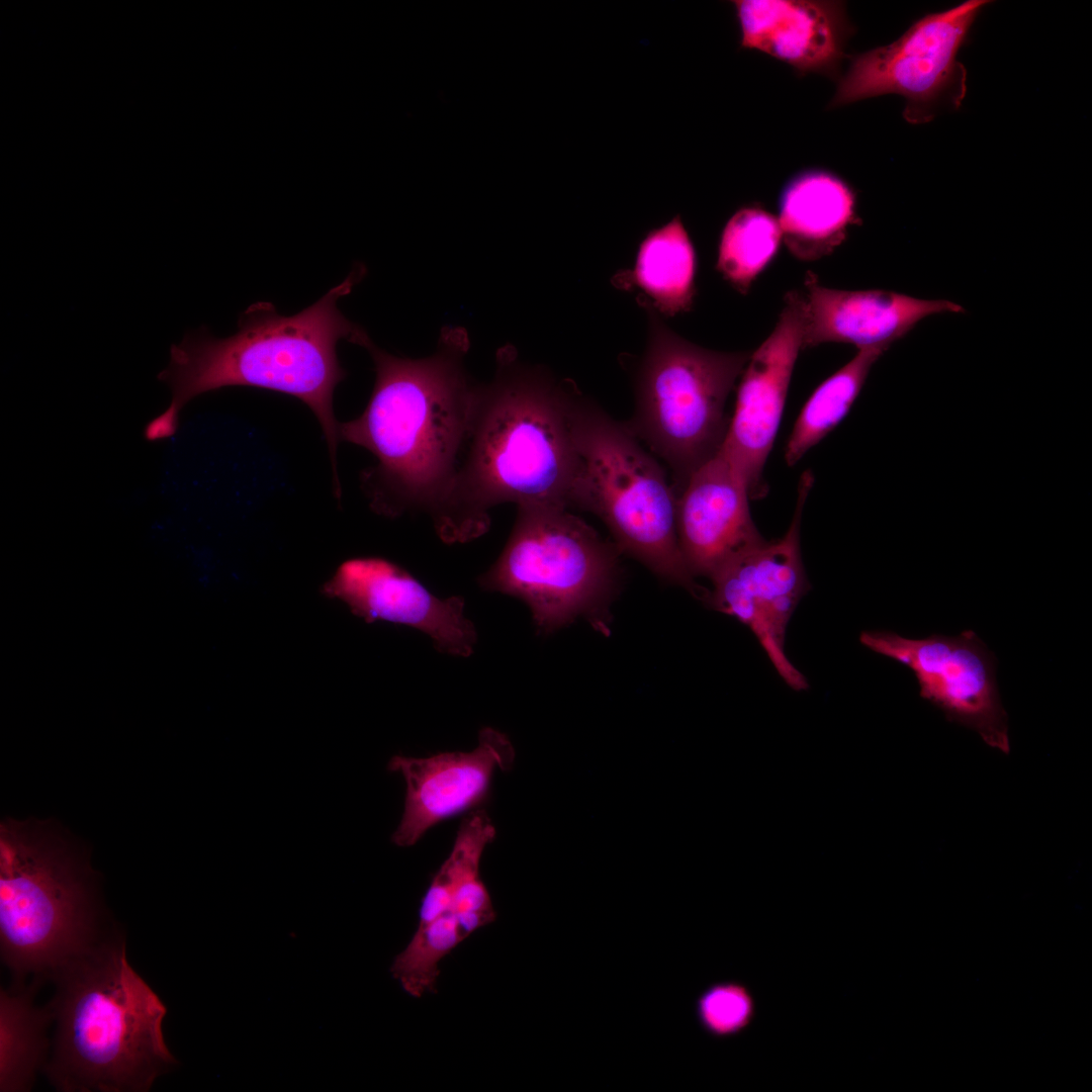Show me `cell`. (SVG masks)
Instances as JSON below:
<instances>
[{
	"label": "cell",
	"instance_id": "obj_6",
	"mask_svg": "<svg viewBox=\"0 0 1092 1092\" xmlns=\"http://www.w3.org/2000/svg\"><path fill=\"white\" fill-rule=\"evenodd\" d=\"M621 554L568 509L519 506L502 554L478 583L523 601L541 634L583 618L608 636L623 581Z\"/></svg>",
	"mask_w": 1092,
	"mask_h": 1092
},
{
	"label": "cell",
	"instance_id": "obj_25",
	"mask_svg": "<svg viewBox=\"0 0 1092 1092\" xmlns=\"http://www.w3.org/2000/svg\"><path fill=\"white\" fill-rule=\"evenodd\" d=\"M694 1012L699 1027L709 1037L727 1039L751 1026L757 1004L747 984L729 979L709 984L697 996Z\"/></svg>",
	"mask_w": 1092,
	"mask_h": 1092
},
{
	"label": "cell",
	"instance_id": "obj_7",
	"mask_svg": "<svg viewBox=\"0 0 1092 1092\" xmlns=\"http://www.w3.org/2000/svg\"><path fill=\"white\" fill-rule=\"evenodd\" d=\"M646 308L647 346L634 377V413L624 424L668 466L677 496L720 450L730 420L726 400L750 353L697 346Z\"/></svg>",
	"mask_w": 1092,
	"mask_h": 1092
},
{
	"label": "cell",
	"instance_id": "obj_18",
	"mask_svg": "<svg viewBox=\"0 0 1092 1092\" xmlns=\"http://www.w3.org/2000/svg\"><path fill=\"white\" fill-rule=\"evenodd\" d=\"M779 223L790 253L802 261L830 255L859 224L854 192L826 172L799 175L784 189Z\"/></svg>",
	"mask_w": 1092,
	"mask_h": 1092
},
{
	"label": "cell",
	"instance_id": "obj_19",
	"mask_svg": "<svg viewBox=\"0 0 1092 1092\" xmlns=\"http://www.w3.org/2000/svg\"><path fill=\"white\" fill-rule=\"evenodd\" d=\"M697 256L679 215L650 231L639 246L634 269L622 286H636L661 313L687 312L696 296Z\"/></svg>",
	"mask_w": 1092,
	"mask_h": 1092
},
{
	"label": "cell",
	"instance_id": "obj_16",
	"mask_svg": "<svg viewBox=\"0 0 1092 1092\" xmlns=\"http://www.w3.org/2000/svg\"><path fill=\"white\" fill-rule=\"evenodd\" d=\"M804 293L803 347L852 344L858 350H887L924 317L965 309L947 300L919 299L886 290H839L821 285L808 272Z\"/></svg>",
	"mask_w": 1092,
	"mask_h": 1092
},
{
	"label": "cell",
	"instance_id": "obj_10",
	"mask_svg": "<svg viewBox=\"0 0 1092 1092\" xmlns=\"http://www.w3.org/2000/svg\"><path fill=\"white\" fill-rule=\"evenodd\" d=\"M813 482L812 472L805 471L787 533L778 540H763L726 561L711 577L713 588L707 601L713 609L734 617L752 631L781 677L795 691L808 689V682L788 659L784 646L788 623L810 588L800 549V524Z\"/></svg>",
	"mask_w": 1092,
	"mask_h": 1092
},
{
	"label": "cell",
	"instance_id": "obj_24",
	"mask_svg": "<svg viewBox=\"0 0 1092 1092\" xmlns=\"http://www.w3.org/2000/svg\"><path fill=\"white\" fill-rule=\"evenodd\" d=\"M467 935L450 912L419 924L413 938L393 960L391 975L411 996L420 998L435 992L440 975L439 963Z\"/></svg>",
	"mask_w": 1092,
	"mask_h": 1092
},
{
	"label": "cell",
	"instance_id": "obj_22",
	"mask_svg": "<svg viewBox=\"0 0 1092 1092\" xmlns=\"http://www.w3.org/2000/svg\"><path fill=\"white\" fill-rule=\"evenodd\" d=\"M783 240L779 220L767 211L742 207L727 221L718 247L717 270L746 294L777 257Z\"/></svg>",
	"mask_w": 1092,
	"mask_h": 1092
},
{
	"label": "cell",
	"instance_id": "obj_3",
	"mask_svg": "<svg viewBox=\"0 0 1092 1092\" xmlns=\"http://www.w3.org/2000/svg\"><path fill=\"white\" fill-rule=\"evenodd\" d=\"M364 264L322 298L293 314H280L274 304L258 301L238 321V331L215 338L201 327L171 346L170 363L158 375L172 391L170 405L145 428L147 440L169 438L178 428L179 413L194 397L228 386L269 389L300 399L315 415L326 437L340 497L337 471L338 427L333 396L346 376L337 346L346 340L361 346L370 338L338 307L365 277Z\"/></svg>",
	"mask_w": 1092,
	"mask_h": 1092
},
{
	"label": "cell",
	"instance_id": "obj_11",
	"mask_svg": "<svg viewBox=\"0 0 1092 1092\" xmlns=\"http://www.w3.org/2000/svg\"><path fill=\"white\" fill-rule=\"evenodd\" d=\"M862 645L910 668L919 695L990 747L1010 752L1008 715L996 680V657L972 630L957 636L909 639L890 631H863Z\"/></svg>",
	"mask_w": 1092,
	"mask_h": 1092
},
{
	"label": "cell",
	"instance_id": "obj_23",
	"mask_svg": "<svg viewBox=\"0 0 1092 1092\" xmlns=\"http://www.w3.org/2000/svg\"><path fill=\"white\" fill-rule=\"evenodd\" d=\"M495 837V828L482 810L465 818L452 850L434 876L419 910V924H425L449 910L458 886L479 874L482 852Z\"/></svg>",
	"mask_w": 1092,
	"mask_h": 1092
},
{
	"label": "cell",
	"instance_id": "obj_20",
	"mask_svg": "<svg viewBox=\"0 0 1092 1092\" xmlns=\"http://www.w3.org/2000/svg\"><path fill=\"white\" fill-rule=\"evenodd\" d=\"M39 981L29 986L14 980L0 992V1091L26 1092L47 1062L46 1032L52 1018L46 1006L37 1007L33 996Z\"/></svg>",
	"mask_w": 1092,
	"mask_h": 1092
},
{
	"label": "cell",
	"instance_id": "obj_1",
	"mask_svg": "<svg viewBox=\"0 0 1092 1092\" xmlns=\"http://www.w3.org/2000/svg\"><path fill=\"white\" fill-rule=\"evenodd\" d=\"M587 400L573 382L500 348L493 378L477 386L459 472L433 522L439 537L450 544L478 538L489 528L488 511L504 503L572 510Z\"/></svg>",
	"mask_w": 1092,
	"mask_h": 1092
},
{
	"label": "cell",
	"instance_id": "obj_4",
	"mask_svg": "<svg viewBox=\"0 0 1092 1092\" xmlns=\"http://www.w3.org/2000/svg\"><path fill=\"white\" fill-rule=\"evenodd\" d=\"M55 1035L42 1071L62 1092H146L178 1065L162 1030L167 1008L126 958L117 925L49 977Z\"/></svg>",
	"mask_w": 1092,
	"mask_h": 1092
},
{
	"label": "cell",
	"instance_id": "obj_9",
	"mask_svg": "<svg viewBox=\"0 0 1092 1092\" xmlns=\"http://www.w3.org/2000/svg\"><path fill=\"white\" fill-rule=\"evenodd\" d=\"M986 3L971 0L928 14L896 41L857 55L832 105L899 94L906 100L904 118L913 124L930 121L942 108H959L967 92V71L957 56Z\"/></svg>",
	"mask_w": 1092,
	"mask_h": 1092
},
{
	"label": "cell",
	"instance_id": "obj_26",
	"mask_svg": "<svg viewBox=\"0 0 1092 1092\" xmlns=\"http://www.w3.org/2000/svg\"><path fill=\"white\" fill-rule=\"evenodd\" d=\"M447 912L458 920L467 937L495 920L492 901L479 874L462 882L456 889Z\"/></svg>",
	"mask_w": 1092,
	"mask_h": 1092
},
{
	"label": "cell",
	"instance_id": "obj_5",
	"mask_svg": "<svg viewBox=\"0 0 1092 1092\" xmlns=\"http://www.w3.org/2000/svg\"><path fill=\"white\" fill-rule=\"evenodd\" d=\"M84 853L44 822L0 828V952L14 980L40 983L116 924Z\"/></svg>",
	"mask_w": 1092,
	"mask_h": 1092
},
{
	"label": "cell",
	"instance_id": "obj_17",
	"mask_svg": "<svg viewBox=\"0 0 1092 1092\" xmlns=\"http://www.w3.org/2000/svg\"><path fill=\"white\" fill-rule=\"evenodd\" d=\"M734 5L743 48L762 51L802 71H826L840 62L846 35L840 4L741 0Z\"/></svg>",
	"mask_w": 1092,
	"mask_h": 1092
},
{
	"label": "cell",
	"instance_id": "obj_15",
	"mask_svg": "<svg viewBox=\"0 0 1092 1092\" xmlns=\"http://www.w3.org/2000/svg\"><path fill=\"white\" fill-rule=\"evenodd\" d=\"M746 481L720 450L676 496L675 525L682 559L694 577L711 579L737 553L762 542L749 510Z\"/></svg>",
	"mask_w": 1092,
	"mask_h": 1092
},
{
	"label": "cell",
	"instance_id": "obj_8",
	"mask_svg": "<svg viewBox=\"0 0 1092 1092\" xmlns=\"http://www.w3.org/2000/svg\"><path fill=\"white\" fill-rule=\"evenodd\" d=\"M580 472L573 509L600 518L623 554L653 574L707 603L678 546L676 493L657 460L640 441L589 399L578 431Z\"/></svg>",
	"mask_w": 1092,
	"mask_h": 1092
},
{
	"label": "cell",
	"instance_id": "obj_13",
	"mask_svg": "<svg viewBox=\"0 0 1092 1092\" xmlns=\"http://www.w3.org/2000/svg\"><path fill=\"white\" fill-rule=\"evenodd\" d=\"M325 589L367 622L386 621L424 632L441 652L466 657L474 650L477 634L464 615V599L434 596L389 560L349 559L338 567Z\"/></svg>",
	"mask_w": 1092,
	"mask_h": 1092
},
{
	"label": "cell",
	"instance_id": "obj_12",
	"mask_svg": "<svg viewBox=\"0 0 1092 1092\" xmlns=\"http://www.w3.org/2000/svg\"><path fill=\"white\" fill-rule=\"evenodd\" d=\"M804 293L790 290L778 323L741 373L721 450L743 476L750 498L767 493L763 469L782 421L794 367L803 347Z\"/></svg>",
	"mask_w": 1092,
	"mask_h": 1092
},
{
	"label": "cell",
	"instance_id": "obj_14",
	"mask_svg": "<svg viewBox=\"0 0 1092 1092\" xmlns=\"http://www.w3.org/2000/svg\"><path fill=\"white\" fill-rule=\"evenodd\" d=\"M515 755L509 737L491 727L479 731L478 744L469 752L394 755L388 769L403 777L406 792L392 842L412 846L434 825L477 805L486 796L494 771L511 769Z\"/></svg>",
	"mask_w": 1092,
	"mask_h": 1092
},
{
	"label": "cell",
	"instance_id": "obj_2",
	"mask_svg": "<svg viewBox=\"0 0 1092 1092\" xmlns=\"http://www.w3.org/2000/svg\"><path fill=\"white\" fill-rule=\"evenodd\" d=\"M362 347L373 360L375 383L364 412L339 423V440L375 456L362 476L375 512H423L434 521L459 472L478 386L464 365L468 335L445 328L436 351L418 359L394 356L370 338Z\"/></svg>",
	"mask_w": 1092,
	"mask_h": 1092
},
{
	"label": "cell",
	"instance_id": "obj_21",
	"mask_svg": "<svg viewBox=\"0 0 1092 1092\" xmlns=\"http://www.w3.org/2000/svg\"><path fill=\"white\" fill-rule=\"evenodd\" d=\"M885 350L863 349L843 367L826 378L803 405L785 449V460L793 466L826 437L848 414L874 363Z\"/></svg>",
	"mask_w": 1092,
	"mask_h": 1092
}]
</instances>
